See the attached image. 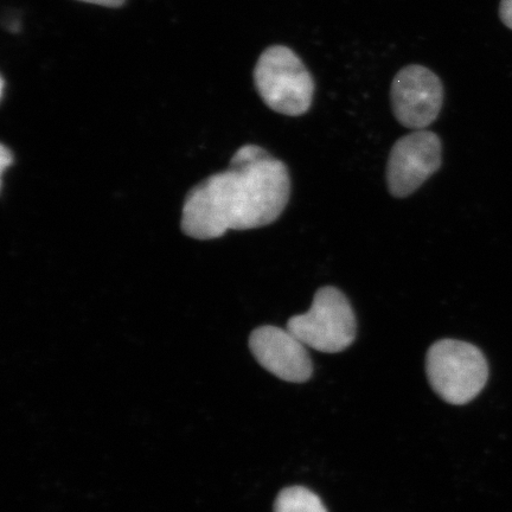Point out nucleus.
<instances>
[{"instance_id": "obj_7", "label": "nucleus", "mask_w": 512, "mask_h": 512, "mask_svg": "<svg viewBox=\"0 0 512 512\" xmlns=\"http://www.w3.org/2000/svg\"><path fill=\"white\" fill-rule=\"evenodd\" d=\"M306 345L290 330L265 325L252 332L249 349L262 368L280 380L303 383L312 375V361Z\"/></svg>"}, {"instance_id": "obj_4", "label": "nucleus", "mask_w": 512, "mask_h": 512, "mask_svg": "<svg viewBox=\"0 0 512 512\" xmlns=\"http://www.w3.org/2000/svg\"><path fill=\"white\" fill-rule=\"evenodd\" d=\"M286 329L306 347L336 354L354 343L357 323L344 293L326 286L317 291L311 309L288 320Z\"/></svg>"}, {"instance_id": "obj_9", "label": "nucleus", "mask_w": 512, "mask_h": 512, "mask_svg": "<svg viewBox=\"0 0 512 512\" xmlns=\"http://www.w3.org/2000/svg\"><path fill=\"white\" fill-rule=\"evenodd\" d=\"M499 16L502 22L512 30V0H502L499 5Z\"/></svg>"}, {"instance_id": "obj_5", "label": "nucleus", "mask_w": 512, "mask_h": 512, "mask_svg": "<svg viewBox=\"0 0 512 512\" xmlns=\"http://www.w3.org/2000/svg\"><path fill=\"white\" fill-rule=\"evenodd\" d=\"M444 96V85L439 76L420 64L402 68L390 87L396 120L414 131L426 130L438 119Z\"/></svg>"}, {"instance_id": "obj_2", "label": "nucleus", "mask_w": 512, "mask_h": 512, "mask_svg": "<svg viewBox=\"0 0 512 512\" xmlns=\"http://www.w3.org/2000/svg\"><path fill=\"white\" fill-rule=\"evenodd\" d=\"M256 91L272 111L300 117L310 110L315 81L293 50L285 46L267 48L254 69Z\"/></svg>"}, {"instance_id": "obj_3", "label": "nucleus", "mask_w": 512, "mask_h": 512, "mask_svg": "<svg viewBox=\"0 0 512 512\" xmlns=\"http://www.w3.org/2000/svg\"><path fill=\"white\" fill-rule=\"evenodd\" d=\"M426 373L435 393L451 405L477 398L489 379V366L475 345L441 339L427 352Z\"/></svg>"}, {"instance_id": "obj_6", "label": "nucleus", "mask_w": 512, "mask_h": 512, "mask_svg": "<svg viewBox=\"0 0 512 512\" xmlns=\"http://www.w3.org/2000/svg\"><path fill=\"white\" fill-rule=\"evenodd\" d=\"M443 160L441 140L431 131H414L393 146L387 165L390 194L403 198L412 195L440 169Z\"/></svg>"}, {"instance_id": "obj_11", "label": "nucleus", "mask_w": 512, "mask_h": 512, "mask_svg": "<svg viewBox=\"0 0 512 512\" xmlns=\"http://www.w3.org/2000/svg\"><path fill=\"white\" fill-rule=\"evenodd\" d=\"M79 2L106 6V8H120L125 3V0H79Z\"/></svg>"}, {"instance_id": "obj_10", "label": "nucleus", "mask_w": 512, "mask_h": 512, "mask_svg": "<svg viewBox=\"0 0 512 512\" xmlns=\"http://www.w3.org/2000/svg\"><path fill=\"white\" fill-rule=\"evenodd\" d=\"M12 164H14V155H12L8 147L2 144V149H0V172H2V178L6 169L10 168Z\"/></svg>"}, {"instance_id": "obj_8", "label": "nucleus", "mask_w": 512, "mask_h": 512, "mask_svg": "<svg viewBox=\"0 0 512 512\" xmlns=\"http://www.w3.org/2000/svg\"><path fill=\"white\" fill-rule=\"evenodd\" d=\"M274 512H328V510L312 491L302 486H293L280 492L275 499Z\"/></svg>"}, {"instance_id": "obj_1", "label": "nucleus", "mask_w": 512, "mask_h": 512, "mask_svg": "<svg viewBox=\"0 0 512 512\" xmlns=\"http://www.w3.org/2000/svg\"><path fill=\"white\" fill-rule=\"evenodd\" d=\"M290 194L287 166L260 146H242L228 170L189 191L183 206V233L196 240H213L230 230L268 226L283 214Z\"/></svg>"}]
</instances>
